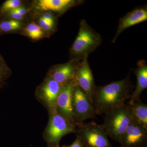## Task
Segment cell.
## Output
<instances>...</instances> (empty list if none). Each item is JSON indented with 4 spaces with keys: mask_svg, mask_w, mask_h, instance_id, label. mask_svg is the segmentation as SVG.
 <instances>
[{
    "mask_svg": "<svg viewBox=\"0 0 147 147\" xmlns=\"http://www.w3.org/2000/svg\"><path fill=\"white\" fill-rule=\"evenodd\" d=\"M38 26L42 30H50L54 28V26L51 25L44 20L42 17H40L38 20Z\"/></svg>",
    "mask_w": 147,
    "mask_h": 147,
    "instance_id": "cell-20",
    "label": "cell"
},
{
    "mask_svg": "<svg viewBox=\"0 0 147 147\" xmlns=\"http://www.w3.org/2000/svg\"><path fill=\"white\" fill-rule=\"evenodd\" d=\"M11 70L0 54V88L3 86L5 82L11 75Z\"/></svg>",
    "mask_w": 147,
    "mask_h": 147,
    "instance_id": "cell-18",
    "label": "cell"
},
{
    "mask_svg": "<svg viewBox=\"0 0 147 147\" xmlns=\"http://www.w3.org/2000/svg\"><path fill=\"white\" fill-rule=\"evenodd\" d=\"M147 20L146 7H139L128 12L120 19L117 33L112 42H115L119 35L125 29Z\"/></svg>",
    "mask_w": 147,
    "mask_h": 147,
    "instance_id": "cell-12",
    "label": "cell"
},
{
    "mask_svg": "<svg viewBox=\"0 0 147 147\" xmlns=\"http://www.w3.org/2000/svg\"><path fill=\"white\" fill-rule=\"evenodd\" d=\"M22 24L19 21L11 20H4L0 22V30L4 32L13 31L21 28Z\"/></svg>",
    "mask_w": 147,
    "mask_h": 147,
    "instance_id": "cell-17",
    "label": "cell"
},
{
    "mask_svg": "<svg viewBox=\"0 0 147 147\" xmlns=\"http://www.w3.org/2000/svg\"><path fill=\"white\" fill-rule=\"evenodd\" d=\"M25 32L30 38L33 40H38L43 37L44 32L38 25L34 22H32L28 25Z\"/></svg>",
    "mask_w": 147,
    "mask_h": 147,
    "instance_id": "cell-16",
    "label": "cell"
},
{
    "mask_svg": "<svg viewBox=\"0 0 147 147\" xmlns=\"http://www.w3.org/2000/svg\"><path fill=\"white\" fill-rule=\"evenodd\" d=\"M49 120L43 132L42 137L47 146H60L64 136L76 133V127L59 114L56 110L48 113Z\"/></svg>",
    "mask_w": 147,
    "mask_h": 147,
    "instance_id": "cell-4",
    "label": "cell"
},
{
    "mask_svg": "<svg viewBox=\"0 0 147 147\" xmlns=\"http://www.w3.org/2000/svg\"><path fill=\"white\" fill-rule=\"evenodd\" d=\"M74 82L76 86L86 94L92 102L96 86L95 84L94 77L88 58L82 61Z\"/></svg>",
    "mask_w": 147,
    "mask_h": 147,
    "instance_id": "cell-11",
    "label": "cell"
},
{
    "mask_svg": "<svg viewBox=\"0 0 147 147\" xmlns=\"http://www.w3.org/2000/svg\"><path fill=\"white\" fill-rule=\"evenodd\" d=\"M84 1L75 0H38L35 2L37 9L63 13L74 6L81 4Z\"/></svg>",
    "mask_w": 147,
    "mask_h": 147,
    "instance_id": "cell-13",
    "label": "cell"
},
{
    "mask_svg": "<svg viewBox=\"0 0 147 147\" xmlns=\"http://www.w3.org/2000/svg\"><path fill=\"white\" fill-rule=\"evenodd\" d=\"M137 82L135 89L130 95L129 100L140 99V95L147 88V64L145 60H140L134 71Z\"/></svg>",
    "mask_w": 147,
    "mask_h": 147,
    "instance_id": "cell-14",
    "label": "cell"
},
{
    "mask_svg": "<svg viewBox=\"0 0 147 147\" xmlns=\"http://www.w3.org/2000/svg\"><path fill=\"white\" fill-rule=\"evenodd\" d=\"M5 15L8 16V17L12 18L13 20H16V21H20L24 19V16H22L21 14H19L13 10H11L6 13Z\"/></svg>",
    "mask_w": 147,
    "mask_h": 147,
    "instance_id": "cell-21",
    "label": "cell"
},
{
    "mask_svg": "<svg viewBox=\"0 0 147 147\" xmlns=\"http://www.w3.org/2000/svg\"><path fill=\"white\" fill-rule=\"evenodd\" d=\"M61 147H85V146L81 139L78 136H76L75 141L71 144L63 145Z\"/></svg>",
    "mask_w": 147,
    "mask_h": 147,
    "instance_id": "cell-22",
    "label": "cell"
},
{
    "mask_svg": "<svg viewBox=\"0 0 147 147\" xmlns=\"http://www.w3.org/2000/svg\"><path fill=\"white\" fill-rule=\"evenodd\" d=\"M101 42L100 34L83 19L80 22L78 34L70 50L71 59L82 61L88 58L89 55L95 51Z\"/></svg>",
    "mask_w": 147,
    "mask_h": 147,
    "instance_id": "cell-2",
    "label": "cell"
},
{
    "mask_svg": "<svg viewBox=\"0 0 147 147\" xmlns=\"http://www.w3.org/2000/svg\"><path fill=\"white\" fill-rule=\"evenodd\" d=\"M76 86L74 81L63 87L57 98L56 111L76 127L72 108L73 93Z\"/></svg>",
    "mask_w": 147,
    "mask_h": 147,
    "instance_id": "cell-9",
    "label": "cell"
},
{
    "mask_svg": "<svg viewBox=\"0 0 147 147\" xmlns=\"http://www.w3.org/2000/svg\"><path fill=\"white\" fill-rule=\"evenodd\" d=\"M64 86L47 76L37 87L35 93L36 98L48 113L56 110L57 98Z\"/></svg>",
    "mask_w": 147,
    "mask_h": 147,
    "instance_id": "cell-6",
    "label": "cell"
},
{
    "mask_svg": "<svg viewBox=\"0 0 147 147\" xmlns=\"http://www.w3.org/2000/svg\"><path fill=\"white\" fill-rule=\"evenodd\" d=\"M82 61L72 59L66 63L53 66L47 76L59 84L65 86L74 81Z\"/></svg>",
    "mask_w": 147,
    "mask_h": 147,
    "instance_id": "cell-8",
    "label": "cell"
},
{
    "mask_svg": "<svg viewBox=\"0 0 147 147\" xmlns=\"http://www.w3.org/2000/svg\"><path fill=\"white\" fill-rule=\"evenodd\" d=\"M131 105L133 118L139 125L147 129V105L140 99L129 100Z\"/></svg>",
    "mask_w": 147,
    "mask_h": 147,
    "instance_id": "cell-15",
    "label": "cell"
},
{
    "mask_svg": "<svg viewBox=\"0 0 147 147\" xmlns=\"http://www.w3.org/2000/svg\"><path fill=\"white\" fill-rule=\"evenodd\" d=\"M13 11L17 12V13L21 14L22 16H25L27 12V10L26 8H24L22 7H17L15 9H13Z\"/></svg>",
    "mask_w": 147,
    "mask_h": 147,
    "instance_id": "cell-24",
    "label": "cell"
},
{
    "mask_svg": "<svg viewBox=\"0 0 147 147\" xmlns=\"http://www.w3.org/2000/svg\"><path fill=\"white\" fill-rule=\"evenodd\" d=\"M42 18L49 24L53 26L55 25V18L53 14L50 12H46L42 16Z\"/></svg>",
    "mask_w": 147,
    "mask_h": 147,
    "instance_id": "cell-23",
    "label": "cell"
},
{
    "mask_svg": "<svg viewBox=\"0 0 147 147\" xmlns=\"http://www.w3.org/2000/svg\"><path fill=\"white\" fill-rule=\"evenodd\" d=\"M75 134L85 147H113L102 125L95 122L78 124Z\"/></svg>",
    "mask_w": 147,
    "mask_h": 147,
    "instance_id": "cell-5",
    "label": "cell"
},
{
    "mask_svg": "<svg viewBox=\"0 0 147 147\" xmlns=\"http://www.w3.org/2000/svg\"><path fill=\"white\" fill-rule=\"evenodd\" d=\"M47 147H61L60 146H47Z\"/></svg>",
    "mask_w": 147,
    "mask_h": 147,
    "instance_id": "cell-25",
    "label": "cell"
},
{
    "mask_svg": "<svg viewBox=\"0 0 147 147\" xmlns=\"http://www.w3.org/2000/svg\"><path fill=\"white\" fill-rule=\"evenodd\" d=\"M22 1L20 0H7L0 7V16L5 15L11 10L21 7Z\"/></svg>",
    "mask_w": 147,
    "mask_h": 147,
    "instance_id": "cell-19",
    "label": "cell"
},
{
    "mask_svg": "<svg viewBox=\"0 0 147 147\" xmlns=\"http://www.w3.org/2000/svg\"><path fill=\"white\" fill-rule=\"evenodd\" d=\"M119 147H147V129L132 119Z\"/></svg>",
    "mask_w": 147,
    "mask_h": 147,
    "instance_id": "cell-10",
    "label": "cell"
},
{
    "mask_svg": "<svg viewBox=\"0 0 147 147\" xmlns=\"http://www.w3.org/2000/svg\"><path fill=\"white\" fill-rule=\"evenodd\" d=\"M132 118L131 106L127 102L105 114L101 125L108 136L120 144Z\"/></svg>",
    "mask_w": 147,
    "mask_h": 147,
    "instance_id": "cell-3",
    "label": "cell"
},
{
    "mask_svg": "<svg viewBox=\"0 0 147 147\" xmlns=\"http://www.w3.org/2000/svg\"><path fill=\"white\" fill-rule=\"evenodd\" d=\"M1 30H0V35L1 34Z\"/></svg>",
    "mask_w": 147,
    "mask_h": 147,
    "instance_id": "cell-26",
    "label": "cell"
},
{
    "mask_svg": "<svg viewBox=\"0 0 147 147\" xmlns=\"http://www.w3.org/2000/svg\"><path fill=\"white\" fill-rule=\"evenodd\" d=\"M130 72L122 80L96 87L92 102L96 115H105L123 105L127 100H129L134 88L130 78Z\"/></svg>",
    "mask_w": 147,
    "mask_h": 147,
    "instance_id": "cell-1",
    "label": "cell"
},
{
    "mask_svg": "<svg viewBox=\"0 0 147 147\" xmlns=\"http://www.w3.org/2000/svg\"><path fill=\"white\" fill-rule=\"evenodd\" d=\"M72 108L76 125L88 119L95 118L97 115L90 98L77 86L73 93Z\"/></svg>",
    "mask_w": 147,
    "mask_h": 147,
    "instance_id": "cell-7",
    "label": "cell"
}]
</instances>
